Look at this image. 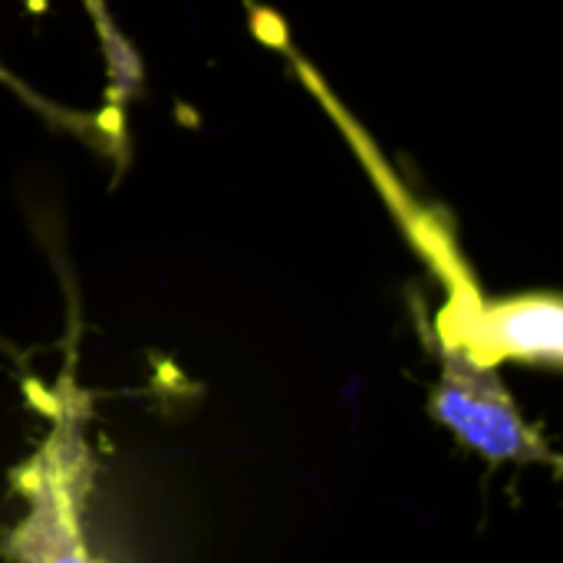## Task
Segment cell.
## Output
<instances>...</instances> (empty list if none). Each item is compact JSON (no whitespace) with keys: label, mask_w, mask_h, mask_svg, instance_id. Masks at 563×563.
<instances>
[{"label":"cell","mask_w":563,"mask_h":563,"mask_svg":"<svg viewBox=\"0 0 563 563\" xmlns=\"http://www.w3.org/2000/svg\"><path fill=\"white\" fill-rule=\"evenodd\" d=\"M46 435L13 468L10 482L23 518L3 531L10 563H106L89 544V498L96 455L89 442V402L66 376L46 406Z\"/></svg>","instance_id":"obj_1"},{"label":"cell","mask_w":563,"mask_h":563,"mask_svg":"<svg viewBox=\"0 0 563 563\" xmlns=\"http://www.w3.org/2000/svg\"><path fill=\"white\" fill-rule=\"evenodd\" d=\"M429 412L462 445L495 465H558L541 432L525 422L495 366H482L459 350H442V376L432 389Z\"/></svg>","instance_id":"obj_2"},{"label":"cell","mask_w":563,"mask_h":563,"mask_svg":"<svg viewBox=\"0 0 563 563\" xmlns=\"http://www.w3.org/2000/svg\"><path fill=\"white\" fill-rule=\"evenodd\" d=\"M442 350H459L482 366L501 360L558 366L563 353V310L554 294H521L485 303L475 294L452 297L439 320Z\"/></svg>","instance_id":"obj_3"},{"label":"cell","mask_w":563,"mask_h":563,"mask_svg":"<svg viewBox=\"0 0 563 563\" xmlns=\"http://www.w3.org/2000/svg\"><path fill=\"white\" fill-rule=\"evenodd\" d=\"M86 3H89V7H96V0H86Z\"/></svg>","instance_id":"obj_4"}]
</instances>
